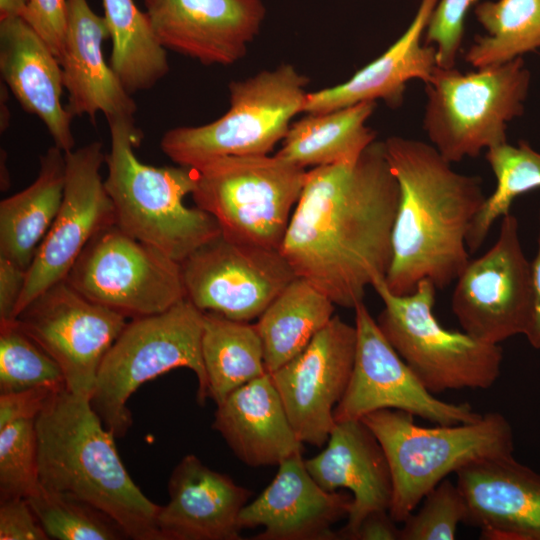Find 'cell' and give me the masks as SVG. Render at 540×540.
<instances>
[{
  "label": "cell",
  "instance_id": "obj_1",
  "mask_svg": "<svg viewBox=\"0 0 540 540\" xmlns=\"http://www.w3.org/2000/svg\"><path fill=\"white\" fill-rule=\"evenodd\" d=\"M398 201L384 141L375 140L353 162L307 170L279 250L297 277L354 309L386 277Z\"/></svg>",
  "mask_w": 540,
  "mask_h": 540
},
{
  "label": "cell",
  "instance_id": "obj_2",
  "mask_svg": "<svg viewBox=\"0 0 540 540\" xmlns=\"http://www.w3.org/2000/svg\"><path fill=\"white\" fill-rule=\"evenodd\" d=\"M384 147L399 186L386 286L396 295L423 280L443 289L470 260L466 238L486 199L482 180L453 170L426 142L391 136Z\"/></svg>",
  "mask_w": 540,
  "mask_h": 540
},
{
  "label": "cell",
  "instance_id": "obj_3",
  "mask_svg": "<svg viewBox=\"0 0 540 540\" xmlns=\"http://www.w3.org/2000/svg\"><path fill=\"white\" fill-rule=\"evenodd\" d=\"M38 482L45 490L87 503L116 521L134 540H163L160 506L134 483L117 452L115 435L90 397L55 391L37 416Z\"/></svg>",
  "mask_w": 540,
  "mask_h": 540
},
{
  "label": "cell",
  "instance_id": "obj_4",
  "mask_svg": "<svg viewBox=\"0 0 540 540\" xmlns=\"http://www.w3.org/2000/svg\"><path fill=\"white\" fill-rule=\"evenodd\" d=\"M107 123L111 146L105 157L104 185L116 226L180 263L221 234L213 216L184 204L196 185L195 169L142 163L134 151L141 141L134 117Z\"/></svg>",
  "mask_w": 540,
  "mask_h": 540
},
{
  "label": "cell",
  "instance_id": "obj_5",
  "mask_svg": "<svg viewBox=\"0 0 540 540\" xmlns=\"http://www.w3.org/2000/svg\"><path fill=\"white\" fill-rule=\"evenodd\" d=\"M381 444L391 470L393 495L389 507L397 523L451 473L478 460L513 454L509 421L498 412L454 425L422 427L410 413L381 409L361 419Z\"/></svg>",
  "mask_w": 540,
  "mask_h": 540
},
{
  "label": "cell",
  "instance_id": "obj_6",
  "mask_svg": "<svg viewBox=\"0 0 540 540\" xmlns=\"http://www.w3.org/2000/svg\"><path fill=\"white\" fill-rule=\"evenodd\" d=\"M202 330L203 312L186 298L162 313L127 322L103 358L90 396L93 409L115 437H123L132 424L129 397L170 370H192L198 381L197 401H206Z\"/></svg>",
  "mask_w": 540,
  "mask_h": 540
},
{
  "label": "cell",
  "instance_id": "obj_7",
  "mask_svg": "<svg viewBox=\"0 0 540 540\" xmlns=\"http://www.w3.org/2000/svg\"><path fill=\"white\" fill-rule=\"evenodd\" d=\"M309 79L291 64L263 70L228 85L229 109L213 122L164 133L160 147L190 168L226 156L268 155L303 113Z\"/></svg>",
  "mask_w": 540,
  "mask_h": 540
},
{
  "label": "cell",
  "instance_id": "obj_8",
  "mask_svg": "<svg viewBox=\"0 0 540 540\" xmlns=\"http://www.w3.org/2000/svg\"><path fill=\"white\" fill-rule=\"evenodd\" d=\"M530 73L522 57L461 73L436 66L425 82L423 128L450 163L507 142V124L524 111Z\"/></svg>",
  "mask_w": 540,
  "mask_h": 540
},
{
  "label": "cell",
  "instance_id": "obj_9",
  "mask_svg": "<svg viewBox=\"0 0 540 540\" xmlns=\"http://www.w3.org/2000/svg\"><path fill=\"white\" fill-rule=\"evenodd\" d=\"M372 287L383 302L376 319L381 332L428 391L487 389L496 382L502 347L443 327L434 314L432 282L421 281L407 295L392 293L385 278Z\"/></svg>",
  "mask_w": 540,
  "mask_h": 540
},
{
  "label": "cell",
  "instance_id": "obj_10",
  "mask_svg": "<svg viewBox=\"0 0 540 540\" xmlns=\"http://www.w3.org/2000/svg\"><path fill=\"white\" fill-rule=\"evenodd\" d=\"M195 170L192 199L214 217L222 235L280 248L304 187L306 169L268 154L221 157Z\"/></svg>",
  "mask_w": 540,
  "mask_h": 540
},
{
  "label": "cell",
  "instance_id": "obj_11",
  "mask_svg": "<svg viewBox=\"0 0 540 540\" xmlns=\"http://www.w3.org/2000/svg\"><path fill=\"white\" fill-rule=\"evenodd\" d=\"M65 281L88 300L132 319L186 298L181 263L115 224L86 245Z\"/></svg>",
  "mask_w": 540,
  "mask_h": 540
},
{
  "label": "cell",
  "instance_id": "obj_12",
  "mask_svg": "<svg viewBox=\"0 0 540 540\" xmlns=\"http://www.w3.org/2000/svg\"><path fill=\"white\" fill-rule=\"evenodd\" d=\"M455 281L451 307L464 332L491 344L525 335L532 315L531 272L515 215L501 218L496 242L470 259Z\"/></svg>",
  "mask_w": 540,
  "mask_h": 540
},
{
  "label": "cell",
  "instance_id": "obj_13",
  "mask_svg": "<svg viewBox=\"0 0 540 540\" xmlns=\"http://www.w3.org/2000/svg\"><path fill=\"white\" fill-rule=\"evenodd\" d=\"M186 299L202 312L250 322L297 277L279 249L220 234L181 262Z\"/></svg>",
  "mask_w": 540,
  "mask_h": 540
},
{
  "label": "cell",
  "instance_id": "obj_14",
  "mask_svg": "<svg viewBox=\"0 0 540 540\" xmlns=\"http://www.w3.org/2000/svg\"><path fill=\"white\" fill-rule=\"evenodd\" d=\"M356 350L351 377L334 409L337 421L362 419L381 409H395L436 425L478 420L469 404L442 401L428 391L381 332L364 302L355 308Z\"/></svg>",
  "mask_w": 540,
  "mask_h": 540
},
{
  "label": "cell",
  "instance_id": "obj_15",
  "mask_svg": "<svg viewBox=\"0 0 540 540\" xmlns=\"http://www.w3.org/2000/svg\"><path fill=\"white\" fill-rule=\"evenodd\" d=\"M126 319L63 280L33 299L15 321L58 363L67 390L90 397L103 358Z\"/></svg>",
  "mask_w": 540,
  "mask_h": 540
},
{
  "label": "cell",
  "instance_id": "obj_16",
  "mask_svg": "<svg viewBox=\"0 0 540 540\" xmlns=\"http://www.w3.org/2000/svg\"><path fill=\"white\" fill-rule=\"evenodd\" d=\"M105 157L99 141L65 153L63 200L27 270L15 318L38 295L65 280L88 242L115 224L113 204L100 173Z\"/></svg>",
  "mask_w": 540,
  "mask_h": 540
},
{
  "label": "cell",
  "instance_id": "obj_17",
  "mask_svg": "<svg viewBox=\"0 0 540 540\" xmlns=\"http://www.w3.org/2000/svg\"><path fill=\"white\" fill-rule=\"evenodd\" d=\"M356 341L355 325L334 315L301 353L270 373L302 443H327L334 409L351 377Z\"/></svg>",
  "mask_w": 540,
  "mask_h": 540
},
{
  "label": "cell",
  "instance_id": "obj_18",
  "mask_svg": "<svg viewBox=\"0 0 540 540\" xmlns=\"http://www.w3.org/2000/svg\"><path fill=\"white\" fill-rule=\"evenodd\" d=\"M144 6L160 45L203 65L242 59L266 13L262 0H144Z\"/></svg>",
  "mask_w": 540,
  "mask_h": 540
},
{
  "label": "cell",
  "instance_id": "obj_19",
  "mask_svg": "<svg viewBox=\"0 0 540 540\" xmlns=\"http://www.w3.org/2000/svg\"><path fill=\"white\" fill-rule=\"evenodd\" d=\"M352 496L326 491L311 476L302 453L278 465L271 483L239 516L242 529L262 527L257 540L339 539L333 525L347 517Z\"/></svg>",
  "mask_w": 540,
  "mask_h": 540
},
{
  "label": "cell",
  "instance_id": "obj_20",
  "mask_svg": "<svg viewBox=\"0 0 540 540\" xmlns=\"http://www.w3.org/2000/svg\"><path fill=\"white\" fill-rule=\"evenodd\" d=\"M467 524L488 540H540V473L513 454L475 461L456 472Z\"/></svg>",
  "mask_w": 540,
  "mask_h": 540
},
{
  "label": "cell",
  "instance_id": "obj_21",
  "mask_svg": "<svg viewBox=\"0 0 540 540\" xmlns=\"http://www.w3.org/2000/svg\"><path fill=\"white\" fill-rule=\"evenodd\" d=\"M168 491L169 501L156 516L163 540L240 539L247 488L188 454L172 471Z\"/></svg>",
  "mask_w": 540,
  "mask_h": 540
},
{
  "label": "cell",
  "instance_id": "obj_22",
  "mask_svg": "<svg viewBox=\"0 0 540 540\" xmlns=\"http://www.w3.org/2000/svg\"><path fill=\"white\" fill-rule=\"evenodd\" d=\"M315 481L326 491L339 488L352 492L347 523L339 539H352L364 517L372 511L388 510L393 495L391 470L376 436L361 420L337 421L326 447L305 460Z\"/></svg>",
  "mask_w": 540,
  "mask_h": 540
},
{
  "label": "cell",
  "instance_id": "obj_23",
  "mask_svg": "<svg viewBox=\"0 0 540 540\" xmlns=\"http://www.w3.org/2000/svg\"><path fill=\"white\" fill-rule=\"evenodd\" d=\"M110 38L104 16L87 0H67L64 52L60 59L67 111L73 117L87 115L95 124L98 113L106 120L134 117L137 105L104 58L102 46Z\"/></svg>",
  "mask_w": 540,
  "mask_h": 540
},
{
  "label": "cell",
  "instance_id": "obj_24",
  "mask_svg": "<svg viewBox=\"0 0 540 540\" xmlns=\"http://www.w3.org/2000/svg\"><path fill=\"white\" fill-rule=\"evenodd\" d=\"M438 0H420L405 32L378 58L358 70L349 80L308 92L303 113H318L383 100L389 107L401 105L407 83L430 78L436 48L424 43V34Z\"/></svg>",
  "mask_w": 540,
  "mask_h": 540
},
{
  "label": "cell",
  "instance_id": "obj_25",
  "mask_svg": "<svg viewBox=\"0 0 540 540\" xmlns=\"http://www.w3.org/2000/svg\"><path fill=\"white\" fill-rule=\"evenodd\" d=\"M0 72L22 108L46 126L54 145L64 153L73 150L72 116L61 103L60 62L22 17L0 20Z\"/></svg>",
  "mask_w": 540,
  "mask_h": 540
},
{
  "label": "cell",
  "instance_id": "obj_26",
  "mask_svg": "<svg viewBox=\"0 0 540 540\" xmlns=\"http://www.w3.org/2000/svg\"><path fill=\"white\" fill-rule=\"evenodd\" d=\"M212 428L251 467L278 466L303 450L270 373L237 388L218 403Z\"/></svg>",
  "mask_w": 540,
  "mask_h": 540
},
{
  "label": "cell",
  "instance_id": "obj_27",
  "mask_svg": "<svg viewBox=\"0 0 540 540\" xmlns=\"http://www.w3.org/2000/svg\"><path fill=\"white\" fill-rule=\"evenodd\" d=\"M65 153L55 145L40 156L36 179L0 202V256L28 270L61 206Z\"/></svg>",
  "mask_w": 540,
  "mask_h": 540
},
{
  "label": "cell",
  "instance_id": "obj_28",
  "mask_svg": "<svg viewBox=\"0 0 540 540\" xmlns=\"http://www.w3.org/2000/svg\"><path fill=\"white\" fill-rule=\"evenodd\" d=\"M375 108L376 102H363L306 113L291 124L275 155L304 169L353 162L376 140L366 125Z\"/></svg>",
  "mask_w": 540,
  "mask_h": 540
},
{
  "label": "cell",
  "instance_id": "obj_29",
  "mask_svg": "<svg viewBox=\"0 0 540 540\" xmlns=\"http://www.w3.org/2000/svg\"><path fill=\"white\" fill-rule=\"evenodd\" d=\"M335 304L304 278L296 277L255 323L268 373L301 353L334 316Z\"/></svg>",
  "mask_w": 540,
  "mask_h": 540
},
{
  "label": "cell",
  "instance_id": "obj_30",
  "mask_svg": "<svg viewBox=\"0 0 540 540\" xmlns=\"http://www.w3.org/2000/svg\"><path fill=\"white\" fill-rule=\"evenodd\" d=\"M201 352L207 397L216 405L231 392L268 373L255 324L203 312Z\"/></svg>",
  "mask_w": 540,
  "mask_h": 540
},
{
  "label": "cell",
  "instance_id": "obj_31",
  "mask_svg": "<svg viewBox=\"0 0 540 540\" xmlns=\"http://www.w3.org/2000/svg\"><path fill=\"white\" fill-rule=\"evenodd\" d=\"M102 1L112 41V69L129 94L151 89L169 71L167 50L133 0Z\"/></svg>",
  "mask_w": 540,
  "mask_h": 540
},
{
  "label": "cell",
  "instance_id": "obj_32",
  "mask_svg": "<svg viewBox=\"0 0 540 540\" xmlns=\"http://www.w3.org/2000/svg\"><path fill=\"white\" fill-rule=\"evenodd\" d=\"M485 34L476 35L465 53L474 68L506 63L540 49V0L483 1L475 5Z\"/></svg>",
  "mask_w": 540,
  "mask_h": 540
},
{
  "label": "cell",
  "instance_id": "obj_33",
  "mask_svg": "<svg viewBox=\"0 0 540 540\" xmlns=\"http://www.w3.org/2000/svg\"><path fill=\"white\" fill-rule=\"evenodd\" d=\"M485 159L495 176L496 187L470 225L466 244L471 253L482 246L496 220L510 213L516 198L540 188V152L528 142H505L492 147L486 151Z\"/></svg>",
  "mask_w": 540,
  "mask_h": 540
},
{
  "label": "cell",
  "instance_id": "obj_34",
  "mask_svg": "<svg viewBox=\"0 0 540 540\" xmlns=\"http://www.w3.org/2000/svg\"><path fill=\"white\" fill-rule=\"evenodd\" d=\"M49 539L120 540L129 538L122 527L97 508L64 497L40 485L27 497Z\"/></svg>",
  "mask_w": 540,
  "mask_h": 540
},
{
  "label": "cell",
  "instance_id": "obj_35",
  "mask_svg": "<svg viewBox=\"0 0 540 540\" xmlns=\"http://www.w3.org/2000/svg\"><path fill=\"white\" fill-rule=\"evenodd\" d=\"M65 386L58 363L15 320L0 324V393Z\"/></svg>",
  "mask_w": 540,
  "mask_h": 540
},
{
  "label": "cell",
  "instance_id": "obj_36",
  "mask_svg": "<svg viewBox=\"0 0 540 540\" xmlns=\"http://www.w3.org/2000/svg\"><path fill=\"white\" fill-rule=\"evenodd\" d=\"M36 419L0 428V500L27 498L39 485Z\"/></svg>",
  "mask_w": 540,
  "mask_h": 540
},
{
  "label": "cell",
  "instance_id": "obj_37",
  "mask_svg": "<svg viewBox=\"0 0 540 540\" xmlns=\"http://www.w3.org/2000/svg\"><path fill=\"white\" fill-rule=\"evenodd\" d=\"M421 508L405 519L400 540H453L467 523L468 506L456 483L445 478L422 499Z\"/></svg>",
  "mask_w": 540,
  "mask_h": 540
},
{
  "label": "cell",
  "instance_id": "obj_38",
  "mask_svg": "<svg viewBox=\"0 0 540 540\" xmlns=\"http://www.w3.org/2000/svg\"><path fill=\"white\" fill-rule=\"evenodd\" d=\"M478 0H438L424 34V43L436 48L437 66L455 67L465 20Z\"/></svg>",
  "mask_w": 540,
  "mask_h": 540
},
{
  "label": "cell",
  "instance_id": "obj_39",
  "mask_svg": "<svg viewBox=\"0 0 540 540\" xmlns=\"http://www.w3.org/2000/svg\"><path fill=\"white\" fill-rule=\"evenodd\" d=\"M22 18L60 61L65 44L67 0H29Z\"/></svg>",
  "mask_w": 540,
  "mask_h": 540
},
{
  "label": "cell",
  "instance_id": "obj_40",
  "mask_svg": "<svg viewBox=\"0 0 540 540\" xmlns=\"http://www.w3.org/2000/svg\"><path fill=\"white\" fill-rule=\"evenodd\" d=\"M0 539H49L27 498L13 497L0 500Z\"/></svg>",
  "mask_w": 540,
  "mask_h": 540
},
{
  "label": "cell",
  "instance_id": "obj_41",
  "mask_svg": "<svg viewBox=\"0 0 540 540\" xmlns=\"http://www.w3.org/2000/svg\"><path fill=\"white\" fill-rule=\"evenodd\" d=\"M61 388L37 387L0 393V428L15 421L36 419L52 394Z\"/></svg>",
  "mask_w": 540,
  "mask_h": 540
},
{
  "label": "cell",
  "instance_id": "obj_42",
  "mask_svg": "<svg viewBox=\"0 0 540 540\" xmlns=\"http://www.w3.org/2000/svg\"><path fill=\"white\" fill-rule=\"evenodd\" d=\"M26 276V269L0 256V324L15 320Z\"/></svg>",
  "mask_w": 540,
  "mask_h": 540
},
{
  "label": "cell",
  "instance_id": "obj_43",
  "mask_svg": "<svg viewBox=\"0 0 540 540\" xmlns=\"http://www.w3.org/2000/svg\"><path fill=\"white\" fill-rule=\"evenodd\" d=\"M388 510H376L361 521L351 540H400L401 528Z\"/></svg>",
  "mask_w": 540,
  "mask_h": 540
},
{
  "label": "cell",
  "instance_id": "obj_44",
  "mask_svg": "<svg viewBox=\"0 0 540 540\" xmlns=\"http://www.w3.org/2000/svg\"><path fill=\"white\" fill-rule=\"evenodd\" d=\"M532 287V315L525 337L529 344L540 350V210L538 213L537 251L530 261Z\"/></svg>",
  "mask_w": 540,
  "mask_h": 540
},
{
  "label": "cell",
  "instance_id": "obj_45",
  "mask_svg": "<svg viewBox=\"0 0 540 540\" xmlns=\"http://www.w3.org/2000/svg\"><path fill=\"white\" fill-rule=\"evenodd\" d=\"M29 0H0V20L23 17Z\"/></svg>",
  "mask_w": 540,
  "mask_h": 540
}]
</instances>
